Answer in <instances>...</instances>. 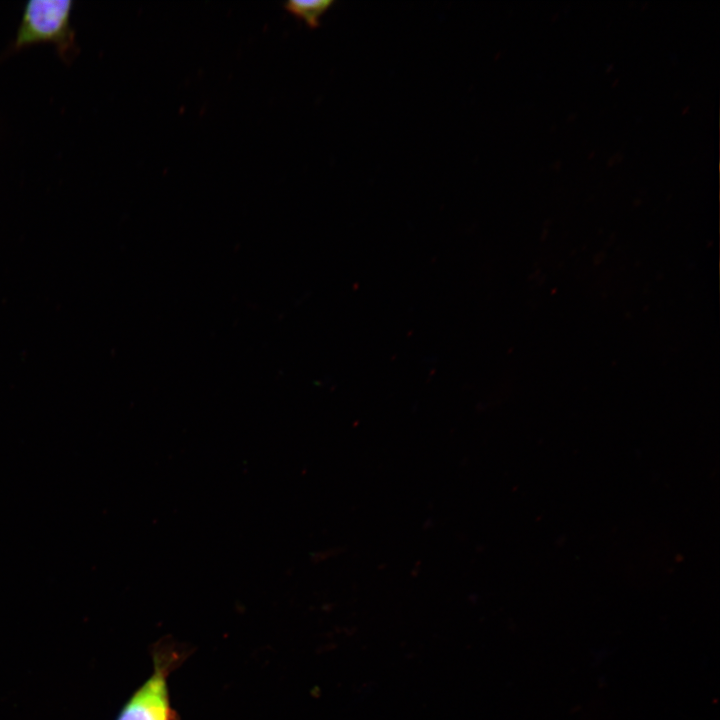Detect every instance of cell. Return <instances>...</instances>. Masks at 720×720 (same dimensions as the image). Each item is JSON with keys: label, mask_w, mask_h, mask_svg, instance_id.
Masks as SVG:
<instances>
[{"label": "cell", "mask_w": 720, "mask_h": 720, "mask_svg": "<svg viewBox=\"0 0 720 720\" xmlns=\"http://www.w3.org/2000/svg\"><path fill=\"white\" fill-rule=\"evenodd\" d=\"M73 4L71 0H29L7 52L46 41L56 46L64 60H71L79 50L71 23Z\"/></svg>", "instance_id": "6da1fadb"}, {"label": "cell", "mask_w": 720, "mask_h": 720, "mask_svg": "<svg viewBox=\"0 0 720 720\" xmlns=\"http://www.w3.org/2000/svg\"><path fill=\"white\" fill-rule=\"evenodd\" d=\"M167 667L161 659L155 662L153 674L131 696L116 720H172L167 686Z\"/></svg>", "instance_id": "7a4b0ae2"}, {"label": "cell", "mask_w": 720, "mask_h": 720, "mask_svg": "<svg viewBox=\"0 0 720 720\" xmlns=\"http://www.w3.org/2000/svg\"><path fill=\"white\" fill-rule=\"evenodd\" d=\"M333 3L332 0H292L284 3V8L305 21L310 28H316L320 24L321 16Z\"/></svg>", "instance_id": "3957f363"}]
</instances>
